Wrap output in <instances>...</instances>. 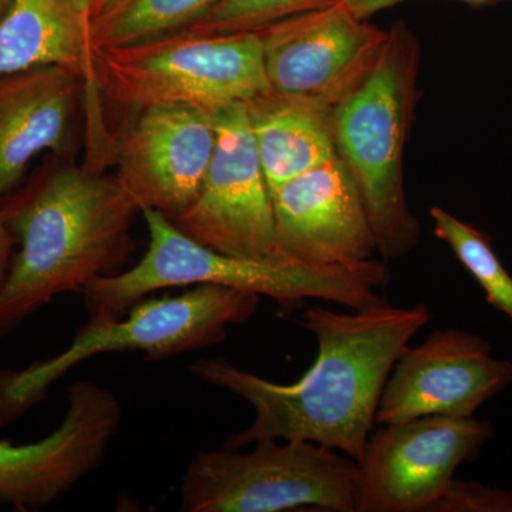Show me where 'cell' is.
<instances>
[{
    "mask_svg": "<svg viewBox=\"0 0 512 512\" xmlns=\"http://www.w3.org/2000/svg\"><path fill=\"white\" fill-rule=\"evenodd\" d=\"M218 0H130L116 18L93 36V53L100 47L136 45L190 28Z\"/></svg>",
    "mask_w": 512,
    "mask_h": 512,
    "instance_id": "obj_19",
    "label": "cell"
},
{
    "mask_svg": "<svg viewBox=\"0 0 512 512\" xmlns=\"http://www.w3.org/2000/svg\"><path fill=\"white\" fill-rule=\"evenodd\" d=\"M421 49L409 26L387 30L376 62L366 76L333 106L338 157L355 178L377 255L404 258L419 244L421 224L404 190L403 157L419 99Z\"/></svg>",
    "mask_w": 512,
    "mask_h": 512,
    "instance_id": "obj_4",
    "label": "cell"
},
{
    "mask_svg": "<svg viewBox=\"0 0 512 512\" xmlns=\"http://www.w3.org/2000/svg\"><path fill=\"white\" fill-rule=\"evenodd\" d=\"M79 70L87 124L99 120L93 47L70 0H10L0 18V74L40 66Z\"/></svg>",
    "mask_w": 512,
    "mask_h": 512,
    "instance_id": "obj_16",
    "label": "cell"
},
{
    "mask_svg": "<svg viewBox=\"0 0 512 512\" xmlns=\"http://www.w3.org/2000/svg\"><path fill=\"white\" fill-rule=\"evenodd\" d=\"M430 319L423 302L410 308L383 302L350 312L311 306L299 325L315 336L318 355L296 382H271L222 357L197 360L190 372L254 409V423L229 436L224 447L242 450L261 440L311 441L359 463L376 427L387 379Z\"/></svg>",
    "mask_w": 512,
    "mask_h": 512,
    "instance_id": "obj_1",
    "label": "cell"
},
{
    "mask_svg": "<svg viewBox=\"0 0 512 512\" xmlns=\"http://www.w3.org/2000/svg\"><path fill=\"white\" fill-rule=\"evenodd\" d=\"M345 0H218L188 30L202 35L258 32L281 20Z\"/></svg>",
    "mask_w": 512,
    "mask_h": 512,
    "instance_id": "obj_20",
    "label": "cell"
},
{
    "mask_svg": "<svg viewBox=\"0 0 512 512\" xmlns=\"http://www.w3.org/2000/svg\"><path fill=\"white\" fill-rule=\"evenodd\" d=\"M245 107L271 191L338 157L332 107L274 90Z\"/></svg>",
    "mask_w": 512,
    "mask_h": 512,
    "instance_id": "obj_17",
    "label": "cell"
},
{
    "mask_svg": "<svg viewBox=\"0 0 512 512\" xmlns=\"http://www.w3.org/2000/svg\"><path fill=\"white\" fill-rule=\"evenodd\" d=\"M130 0H93L92 25L93 36L100 28H103L111 19L126 8Z\"/></svg>",
    "mask_w": 512,
    "mask_h": 512,
    "instance_id": "obj_23",
    "label": "cell"
},
{
    "mask_svg": "<svg viewBox=\"0 0 512 512\" xmlns=\"http://www.w3.org/2000/svg\"><path fill=\"white\" fill-rule=\"evenodd\" d=\"M402 2H404V0H345L343 3H345L356 16L367 19L377 12L392 8V6ZM460 2L470 3V5H490V3L498 2V0H460Z\"/></svg>",
    "mask_w": 512,
    "mask_h": 512,
    "instance_id": "obj_22",
    "label": "cell"
},
{
    "mask_svg": "<svg viewBox=\"0 0 512 512\" xmlns=\"http://www.w3.org/2000/svg\"><path fill=\"white\" fill-rule=\"evenodd\" d=\"M217 143L200 191L173 222L205 247L241 258H275L274 204L245 103L212 113Z\"/></svg>",
    "mask_w": 512,
    "mask_h": 512,
    "instance_id": "obj_9",
    "label": "cell"
},
{
    "mask_svg": "<svg viewBox=\"0 0 512 512\" xmlns=\"http://www.w3.org/2000/svg\"><path fill=\"white\" fill-rule=\"evenodd\" d=\"M429 512H512V491L454 478Z\"/></svg>",
    "mask_w": 512,
    "mask_h": 512,
    "instance_id": "obj_21",
    "label": "cell"
},
{
    "mask_svg": "<svg viewBox=\"0 0 512 512\" xmlns=\"http://www.w3.org/2000/svg\"><path fill=\"white\" fill-rule=\"evenodd\" d=\"M493 436V423L476 416L377 424L357 463L356 512H429Z\"/></svg>",
    "mask_w": 512,
    "mask_h": 512,
    "instance_id": "obj_8",
    "label": "cell"
},
{
    "mask_svg": "<svg viewBox=\"0 0 512 512\" xmlns=\"http://www.w3.org/2000/svg\"><path fill=\"white\" fill-rule=\"evenodd\" d=\"M256 293L218 285H197L178 296L141 299L126 315L87 323L59 355L22 370H0V429L45 399L47 390L73 367L104 353L143 352L165 360L224 342L231 325L258 311Z\"/></svg>",
    "mask_w": 512,
    "mask_h": 512,
    "instance_id": "obj_6",
    "label": "cell"
},
{
    "mask_svg": "<svg viewBox=\"0 0 512 512\" xmlns=\"http://www.w3.org/2000/svg\"><path fill=\"white\" fill-rule=\"evenodd\" d=\"M148 248L133 268L94 279L83 291L89 325L126 315L150 293L190 285H218L266 296L282 312L301 308L308 299L338 303L350 311L382 305L380 291L392 274L383 261L312 265L286 256L241 258L221 254L185 235L161 212L141 210Z\"/></svg>",
    "mask_w": 512,
    "mask_h": 512,
    "instance_id": "obj_3",
    "label": "cell"
},
{
    "mask_svg": "<svg viewBox=\"0 0 512 512\" xmlns=\"http://www.w3.org/2000/svg\"><path fill=\"white\" fill-rule=\"evenodd\" d=\"M271 90L332 107L369 72L387 30L340 2L258 30Z\"/></svg>",
    "mask_w": 512,
    "mask_h": 512,
    "instance_id": "obj_10",
    "label": "cell"
},
{
    "mask_svg": "<svg viewBox=\"0 0 512 512\" xmlns=\"http://www.w3.org/2000/svg\"><path fill=\"white\" fill-rule=\"evenodd\" d=\"M99 124L94 153L109 154L106 110L123 117L158 106L214 111L245 103L271 90L258 32L202 35L183 29L121 47L94 50Z\"/></svg>",
    "mask_w": 512,
    "mask_h": 512,
    "instance_id": "obj_5",
    "label": "cell"
},
{
    "mask_svg": "<svg viewBox=\"0 0 512 512\" xmlns=\"http://www.w3.org/2000/svg\"><path fill=\"white\" fill-rule=\"evenodd\" d=\"M10 0H0V18H2L3 13H5V10L8 9Z\"/></svg>",
    "mask_w": 512,
    "mask_h": 512,
    "instance_id": "obj_26",
    "label": "cell"
},
{
    "mask_svg": "<svg viewBox=\"0 0 512 512\" xmlns=\"http://www.w3.org/2000/svg\"><path fill=\"white\" fill-rule=\"evenodd\" d=\"M15 245V238L10 234L5 218H3L2 212H0V291H2L6 279H8Z\"/></svg>",
    "mask_w": 512,
    "mask_h": 512,
    "instance_id": "obj_24",
    "label": "cell"
},
{
    "mask_svg": "<svg viewBox=\"0 0 512 512\" xmlns=\"http://www.w3.org/2000/svg\"><path fill=\"white\" fill-rule=\"evenodd\" d=\"M512 384V362L494 356L476 333L439 329L394 365L376 414L377 424L426 416L474 417Z\"/></svg>",
    "mask_w": 512,
    "mask_h": 512,
    "instance_id": "obj_11",
    "label": "cell"
},
{
    "mask_svg": "<svg viewBox=\"0 0 512 512\" xmlns=\"http://www.w3.org/2000/svg\"><path fill=\"white\" fill-rule=\"evenodd\" d=\"M430 218L436 237L476 279L487 302L512 322V276L495 254L490 237L437 205L430 208Z\"/></svg>",
    "mask_w": 512,
    "mask_h": 512,
    "instance_id": "obj_18",
    "label": "cell"
},
{
    "mask_svg": "<svg viewBox=\"0 0 512 512\" xmlns=\"http://www.w3.org/2000/svg\"><path fill=\"white\" fill-rule=\"evenodd\" d=\"M56 158L0 212L19 251L0 291V338L63 293H83L124 271L136 251L131 227L140 205L117 175Z\"/></svg>",
    "mask_w": 512,
    "mask_h": 512,
    "instance_id": "obj_2",
    "label": "cell"
},
{
    "mask_svg": "<svg viewBox=\"0 0 512 512\" xmlns=\"http://www.w3.org/2000/svg\"><path fill=\"white\" fill-rule=\"evenodd\" d=\"M123 417L116 394L83 380L67 390V410L52 434L15 446L0 441V503L39 511L103 463Z\"/></svg>",
    "mask_w": 512,
    "mask_h": 512,
    "instance_id": "obj_12",
    "label": "cell"
},
{
    "mask_svg": "<svg viewBox=\"0 0 512 512\" xmlns=\"http://www.w3.org/2000/svg\"><path fill=\"white\" fill-rule=\"evenodd\" d=\"M74 10H76L77 18H79L80 26H82L84 35L93 47V25H92V8L93 0H70Z\"/></svg>",
    "mask_w": 512,
    "mask_h": 512,
    "instance_id": "obj_25",
    "label": "cell"
},
{
    "mask_svg": "<svg viewBox=\"0 0 512 512\" xmlns=\"http://www.w3.org/2000/svg\"><path fill=\"white\" fill-rule=\"evenodd\" d=\"M84 94L83 74L72 67L0 74V198L18 188L39 154L72 157Z\"/></svg>",
    "mask_w": 512,
    "mask_h": 512,
    "instance_id": "obj_15",
    "label": "cell"
},
{
    "mask_svg": "<svg viewBox=\"0 0 512 512\" xmlns=\"http://www.w3.org/2000/svg\"><path fill=\"white\" fill-rule=\"evenodd\" d=\"M215 143L212 113L158 106L127 120L114 134L110 164L141 210L151 208L174 220L197 197Z\"/></svg>",
    "mask_w": 512,
    "mask_h": 512,
    "instance_id": "obj_13",
    "label": "cell"
},
{
    "mask_svg": "<svg viewBox=\"0 0 512 512\" xmlns=\"http://www.w3.org/2000/svg\"><path fill=\"white\" fill-rule=\"evenodd\" d=\"M254 450L200 451L185 471V512H356L357 463L311 441L261 440Z\"/></svg>",
    "mask_w": 512,
    "mask_h": 512,
    "instance_id": "obj_7",
    "label": "cell"
},
{
    "mask_svg": "<svg viewBox=\"0 0 512 512\" xmlns=\"http://www.w3.org/2000/svg\"><path fill=\"white\" fill-rule=\"evenodd\" d=\"M282 255L312 265L369 261L377 242L362 194L339 157L271 191Z\"/></svg>",
    "mask_w": 512,
    "mask_h": 512,
    "instance_id": "obj_14",
    "label": "cell"
}]
</instances>
